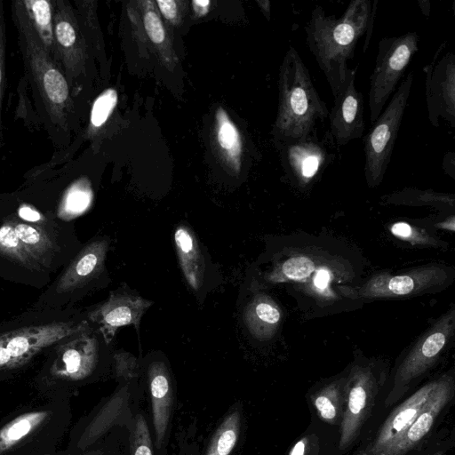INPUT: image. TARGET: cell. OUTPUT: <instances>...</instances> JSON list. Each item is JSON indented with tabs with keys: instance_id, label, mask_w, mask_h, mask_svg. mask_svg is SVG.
<instances>
[{
	"instance_id": "obj_1",
	"label": "cell",
	"mask_w": 455,
	"mask_h": 455,
	"mask_svg": "<svg viewBox=\"0 0 455 455\" xmlns=\"http://www.w3.org/2000/svg\"><path fill=\"white\" fill-rule=\"evenodd\" d=\"M377 3L372 5L371 0H353L340 18L327 14L319 5L311 12L305 26L307 44L333 97L346 79L347 62L354 58L357 42L363 35L368 44Z\"/></svg>"
},
{
	"instance_id": "obj_2",
	"label": "cell",
	"mask_w": 455,
	"mask_h": 455,
	"mask_svg": "<svg viewBox=\"0 0 455 455\" xmlns=\"http://www.w3.org/2000/svg\"><path fill=\"white\" fill-rule=\"evenodd\" d=\"M279 103L273 130L276 142L313 134L318 121L329 116L309 71L293 46H289L279 68Z\"/></svg>"
},
{
	"instance_id": "obj_3",
	"label": "cell",
	"mask_w": 455,
	"mask_h": 455,
	"mask_svg": "<svg viewBox=\"0 0 455 455\" xmlns=\"http://www.w3.org/2000/svg\"><path fill=\"white\" fill-rule=\"evenodd\" d=\"M12 18L18 34L25 74L36 100L52 128L66 129L71 107L70 86L30 26L19 1L12 3Z\"/></svg>"
},
{
	"instance_id": "obj_4",
	"label": "cell",
	"mask_w": 455,
	"mask_h": 455,
	"mask_svg": "<svg viewBox=\"0 0 455 455\" xmlns=\"http://www.w3.org/2000/svg\"><path fill=\"white\" fill-rule=\"evenodd\" d=\"M414 73L409 72L388 104L363 136L364 175L370 188L384 179L412 87Z\"/></svg>"
},
{
	"instance_id": "obj_5",
	"label": "cell",
	"mask_w": 455,
	"mask_h": 455,
	"mask_svg": "<svg viewBox=\"0 0 455 455\" xmlns=\"http://www.w3.org/2000/svg\"><path fill=\"white\" fill-rule=\"evenodd\" d=\"M418 51L419 36L415 31L401 36H385L379 40L368 92L371 124L396 90L399 81Z\"/></svg>"
},
{
	"instance_id": "obj_6",
	"label": "cell",
	"mask_w": 455,
	"mask_h": 455,
	"mask_svg": "<svg viewBox=\"0 0 455 455\" xmlns=\"http://www.w3.org/2000/svg\"><path fill=\"white\" fill-rule=\"evenodd\" d=\"M455 327V311L443 315L414 344L398 366L386 404L395 402L411 381L425 373L437 360Z\"/></svg>"
},
{
	"instance_id": "obj_7",
	"label": "cell",
	"mask_w": 455,
	"mask_h": 455,
	"mask_svg": "<svg viewBox=\"0 0 455 455\" xmlns=\"http://www.w3.org/2000/svg\"><path fill=\"white\" fill-rule=\"evenodd\" d=\"M277 145L288 180L300 189L312 186L334 156L316 132L302 139L278 141Z\"/></svg>"
},
{
	"instance_id": "obj_8",
	"label": "cell",
	"mask_w": 455,
	"mask_h": 455,
	"mask_svg": "<svg viewBox=\"0 0 455 455\" xmlns=\"http://www.w3.org/2000/svg\"><path fill=\"white\" fill-rule=\"evenodd\" d=\"M447 267L432 265L412 269L405 274L372 276L359 290L363 299H387L415 296L433 291L449 284Z\"/></svg>"
},
{
	"instance_id": "obj_9",
	"label": "cell",
	"mask_w": 455,
	"mask_h": 455,
	"mask_svg": "<svg viewBox=\"0 0 455 455\" xmlns=\"http://www.w3.org/2000/svg\"><path fill=\"white\" fill-rule=\"evenodd\" d=\"M443 43L434 59L423 68L426 76V102L427 116L434 127L439 126L440 117L455 128V55L448 52L439 56Z\"/></svg>"
},
{
	"instance_id": "obj_10",
	"label": "cell",
	"mask_w": 455,
	"mask_h": 455,
	"mask_svg": "<svg viewBox=\"0 0 455 455\" xmlns=\"http://www.w3.org/2000/svg\"><path fill=\"white\" fill-rule=\"evenodd\" d=\"M377 393V381L368 366H354L345 383V402L340 423L339 448L345 450L357 437Z\"/></svg>"
},
{
	"instance_id": "obj_11",
	"label": "cell",
	"mask_w": 455,
	"mask_h": 455,
	"mask_svg": "<svg viewBox=\"0 0 455 455\" xmlns=\"http://www.w3.org/2000/svg\"><path fill=\"white\" fill-rule=\"evenodd\" d=\"M356 68H348L346 79L329 111V137L336 146H344L362 137L365 128L364 99L355 86Z\"/></svg>"
},
{
	"instance_id": "obj_12",
	"label": "cell",
	"mask_w": 455,
	"mask_h": 455,
	"mask_svg": "<svg viewBox=\"0 0 455 455\" xmlns=\"http://www.w3.org/2000/svg\"><path fill=\"white\" fill-rule=\"evenodd\" d=\"M81 324L57 322L26 327L2 334L4 346L17 366L27 363L36 353L65 338L81 332Z\"/></svg>"
},
{
	"instance_id": "obj_13",
	"label": "cell",
	"mask_w": 455,
	"mask_h": 455,
	"mask_svg": "<svg viewBox=\"0 0 455 455\" xmlns=\"http://www.w3.org/2000/svg\"><path fill=\"white\" fill-rule=\"evenodd\" d=\"M53 30L58 65L70 86L84 62V51L73 11L64 0H53Z\"/></svg>"
},
{
	"instance_id": "obj_14",
	"label": "cell",
	"mask_w": 455,
	"mask_h": 455,
	"mask_svg": "<svg viewBox=\"0 0 455 455\" xmlns=\"http://www.w3.org/2000/svg\"><path fill=\"white\" fill-rule=\"evenodd\" d=\"M454 393L453 378L448 374L438 379L435 388L403 435L382 455H403L418 444L429 432L437 416Z\"/></svg>"
},
{
	"instance_id": "obj_15",
	"label": "cell",
	"mask_w": 455,
	"mask_h": 455,
	"mask_svg": "<svg viewBox=\"0 0 455 455\" xmlns=\"http://www.w3.org/2000/svg\"><path fill=\"white\" fill-rule=\"evenodd\" d=\"M438 379L428 382L397 406L387 418L376 438L361 455H382L403 435L424 406Z\"/></svg>"
},
{
	"instance_id": "obj_16",
	"label": "cell",
	"mask_w": 455,
	"mask_h": 455,
	"mask_svg": "<svg viewBox=\"0 0 455 455\" xmlns=\"http://www.w3.org/2000/svg\"><path fill=\"white\" fill-rule=\"evenodd\" d=\"M97 352V341L93 337L79 336L59 351L52 366V374L59 379H82L92 371Z\"/></svg>"
},
{
	"instance_id": "obj_17",
	"label": "cell",
	"mask_w": 455,
	"mask_h": 455,
	"mask_svg": "<svg viewBox=\"0 0 455 455\" xmlns=\"http://www.w3.org/2000/svg\"><path fill=\"white\" fill-rule=\"evenodd\" d=\"M108 242L98 239L86 245L59 279L56 291L68 292L84 286L103 270Z\"/></svg>"
},
{
	"instance_id": "obj_18",
	"label": "cell",
	"mask_w": 455,
	"mask_h": 455,
	"mask_svg": "<svg viewBox=\"0 0 455 455\" xmlns=\"http://www.w3.org/2000/svg\"><path fill=\"white\" fill-rule=\"evenodd\" d=\"M156 444L161 448L168 428L172 392L168 371L163 363H154L148 370Z\"/></svg>"
},
{
	"instance_id": "obj_19",
	"label": "cell",
	"mask_w": 455,
	"mask_h": 455,
	"mask_svg": "<svg viewBox=\"0 0 455 455\" xmlns=\"http://www.w3.org/2000/svg\"><path fill=\"white\" fill-rule=\"evenodd\" d=\"M148 302L133 295L112 294L92 313V317L101 323L108 333H114L120 326L137 323L149 305Z\"/></svg>"
},
{
	"instance_id": "obj_20",
	"label": "cell",
	"mask_w": 455,
	"mask_h": 455,
	"mask_svg": "<svg viewBox=\"0 0 455 455\" xmlns=\"http://www.w3.org/2000/svg\"><path fill=\"white\" fill-rule=\"evenodd\" d=\"M18 1L42 45L58 64L53 30V0Z\"/></svg>"
},
{
	"instance_id": "obj_21",
	"label": "cell",
	"mask_w": 455,
	"mask_h": 455,
	"mask_svg": "<svg viewBox=\"0 0 455 455\" xmlns=\"http://www.w3.org/2000/svg\"><path fill=\"white\" fill-rule=\"evenodd\" d=\"M174 241L187 281L194 289L199 288L204 274V260L191 233L180 227L174 234Z\"/></svg>"
},
{
	"instance_id": "obj_22",
	"label": "cell",
	"mask_w": 455,
	"mask_h": 455,
	"mask_svg": "<svg viewBox=\"0 0 455 455\" xmlns=\"http://www.w3.org/2000/svg\"><path fill=\"white\" fill-rule=\"evenodd\" d=\"M128 396L127 387H123L102 407L83 433L79 439L78 447L81 449L86 448L114 424L124 410Z\"/></svg>"
},
{
	"instance_id": "obj_23",
	"label": "cell",
	"mask_w": 455,
	"mask_h": 455,
	"mask_svg": "<svg viewBox=\"0 0 455 455\" xmlns=\"http://www.w3.org/2000/svg\"><path fill=\"white\" fill-rule=\"evenodd\" d=\"M346 379H338L321 388L312 398L314 407L323 421L337 424L342 418Z\"/></svg>"
},
{
	"instance_id": "obj_24",
	"label": "cell",
	"mask_w": 455,
	"mask_h": 455,
	"mask_svg": "<svg viewBox=\"0 0 455 455\" xmlns=\"http://www.w3.org/2000/svg\"><path fill=\"white\" fill-rule=\"evenodd\" d=\"M48 415L47 411L27 412L4 425L0 429V455L30 435L47 419Z\"/></svg>"
},
{
	"instance_id": "obj_25",
	"label": "cell",
	"mask_w": 455,
	"mask_h": 455,
	"mask_svg": "<svg viewBox=\"0 0 455 455\" xmlns=\"http://www.w3.org/2000/svg\"><path fill=\"white\" fill-rule=\"evenodd\" d=\"M12 225L16 235L36 262L52 252V241L42 228L18 221L12 222Z\"/></svg>"
},
{
	"instance_id": "obj_26",
	"label": "cell",
	"mask_w": 455,
	"mask_h": 455,
	"mask_svg": "<svg viewBox=\"0 0 455 455\" xmlns=\"http://www.w3.org/2000/svg\"><path fill=\"white\" fill-rule=\"evenodd\" d=\"M0 253L29 269H38V263L30 256L15 233L12 222L0 227Z\"/></svg>"
},
{
	"instance_id": "obj_27",
	"label": "cell",
	"mask_w": 455,
	"mask_h": 455,
	"mask_svg": "<svg viewBox=\"0 0 455 455\" xmlns=\"http://www.w3.org/2000/svg\"><path fill=\"white\" fill-rule=\"evenodd\" d=\"M240 413H229L216 431L205 455H229L239 435Z\"/></svg>"
},
{
	"instance_id": "obj_28",
	"label": "cell",
	"mask_w": 455,
	"mask_h": 455,
	"mask_svg": "<svg viewBox=\"0 0 455 455\" xmlns=\"http://www.w3.org/2000/svg\"><path fill=\"white\" fill-rule=\"evenodd\" d=\"M217 118V139L220 146L226 151L229 157L235 159L239 164V158L242 153V140L236 126L230 121L227 113L219 108L216 113Z\"/></svg>"
},
{
	"instance_id": "obj_29",
	"label": "cell",
	"mask_w": 455,
	"mask_h": 455,
	"mask_svg": "<svg viewBox=\"0 0 455 455\" xmlns=\"http://www.w3.org/2000/svg\"><path fill=\"white\" fill-rule=\"evenodd\" d=\"M389 201L392 202H409L424 204H444L453 205L454 197L452 195L436 193L434 191H421L412 188H406L398 193L390 195Z\"/></svg>"
},
{
	"instance_id": "obj_30",
	"label": "cell",
	"mask_w": 455,
	"mask_h": 455,
	"mask_svg": "<svg viewBox=\"0 0 455 455\" xmlns=\"http://www.w3.org/2000/svg\"><path fill=\"white\" fill-rule=\"evenodd\" d=\"M117 102V92L114 89L105 90L94 101L91 112V124L94 127L103 125Z\"/></svg>"
},
{
	"instance_id": "obj_31",
	"label": "cell",
	"mask_w": 455,
	"mask_h": 455,
	"mask_svg": "<svg viewBox=\"0 0 455 455\" xmlns=\"http://www.w3.org/2000/svg\"><path fill=\"white\" fill-rule=\"evenodd\" d=\"M3 2L0 1V148L3 144V101L6 84V30Z\"/></svg>"
},
{
	"instance_id": "obj_32",
	"label": "cell",
	"mask_w": 455,
	"mask_h": 455,
	"mask_svg": "<svg viewBox=\"0 0 455 455\" xmlns=\"http://www.w3.org/2000/svg\"><path fill=\"white\" fill-rule=\"evenodd\" d=\"M132 453L133 455H153L148 427L146 419L140 414L135 418L132 431Z\"/></svg>"
},
{
	"instance_id": "obj_33",
	"label": "cell",
	"mask_w": 455,
	"mask_h": 455,
	"mask_svg": "<svg viewBox=\"0 0 455 455\" xmlns=\"http://www.w3.org/2000/svg\"><path fill=\"white\" fill-rule=\"evenodd\" d=\"M314 270L311 259L299 257L285 261L282 267V273L287 279L301 281L306 279Z\"/></svg>"
},
{
	"instance_id": "obj_34",
	"label": "cell",
	"mask_w": 455,
	"mask_h": 455,
	"mask_svg": "<svg viewBox=\"0 0 455 455\" xmlns=\"http://www.w3.org/2000/svg\"><path fill=\"white\" fill-rule=\"evenodd\" d=\"M390 232L395 236L414 244L434 243L426 232L419 231L406 222L394 223L390 228Z\"/></svg>"
},
{
	"instance_id": "obj_35",
	"label": "cell",
	"mask_w": 455,
	"mask_h": 455,
	"mask_svg": "<svg viewBox=\"0 0 455 455\" xmlns=\"http://www.w3.org/2000/svg\"><path fill=\"white\" fill-rule=\"evenodd\" d=\"M90 202L89 190L84 184L75 186L68 193L65 201V211L78 212L83 211Z\"/></svg>"
},
{
	"instance_id": "obj_36",
	"label": "cell",
	"mask_w": 455,
	"mask_h": 455,
	"mask_svg": "<svg viewBox=\"0 0 455 455\" xmlns=\"http://www.w3.org/2000/svg\"><path fill=\"white\" fill-rule=\"evenodd\" d=\"M145 29L150 40L155 44H162L165 38L164 26L154 11H147L143 16Z\"/></svg>"
},
{
	"instance_id": "obj_37",
	"label": "cell",
	"mask_w": 455,
	"mask_h": 455,
	"mask_svg": "<svg viewBox=\"0 0 455 455\" xmlns=\"http://www.w3.org/2000/svg\"><path fill=\"white\" fill-rule=\"evenodd\" d=\"M255 316L267 324H276L281 317L276 307L267 301H260L254 307Z\"/></svg>"
},
{
	"instance_id": "obj_38",
	"label": "cell",
	"mask_w": 455,
	"mask_h": 455,
	"mask_svg": "<svg viewBox=\"0 0 455 455\" xmlns=\"http://www.w3.org/2000/svg\"><path fill=\"white\" fill-rule=\"evenodd\" d=\"M18 214L22 220L31 223H42L45 220L44 216L42 215L36 209L27 204H22L20 206Z\"/></svg>"
},
{
	"instance_id": "obj_39",
	"label": "cell",
	"mask_w": 455,
	"mask_h": 455,
	"mask_svg": "<svg viewBox=\"0 0 455 455\" xmlns=\"http://www.w3.org/2000/svg\"><path fill=\"white\" fill-rule=\"evenodd\" d=\"M156 4L164 14V16L170 20H172L177 16V4L172 0H157Z\"/></svg>"
},
{
	"instance_id": "obj_40",
	"label": "cell",
	"mask_w": 455,
	"mask_h": 455,
	"mask_svg": "<svg viewBox=\"0 0 455 455\" xmlns=\"http://www.w3.org/2000/svg\"><path fill=\"white\" fill-rule=\"evenodd\" d=\"M15 367H17V365L9 355L4 346L3 337L0 335V371Z\"/></svg>"
},
{
	"instance_id": "obj_41",
	"label": "cell",
	"mask_w": 455,
	"mask_h": 455,
	"mask_svg": "<svg viewBox=\"0 0 455 455\" xmlns=\"http://www.w3.org/2000/svg\"><path fill=\"white\" fill-rule=\"evenodd\" d=\"M443 170L452 179L455 177V154L453 151H450L445 154L442 164Z\"/></svg>"
},
{
	"instance_id": "obj_42",
	"label": "cell",
	"mask_w": 455,
	"mask_h": 455,
	"mask_svg": "<svg viewBox=\"0 0 455 455\" xmlns=\"http://www.w3.org/2000/svg\"><path fill=\"white\" fill-rule=\"evenodd\" d=\"M307 448V438L304 437L298 441L291 449L289 455H306Z\"/></svg>"
},
{
	"instance_id": "obj_43",
	"label": "cell",
	"mask_w": 455,
	"mask_h": 455,
	"mask_svg": "<svg viewBox=\"0 0 455 455\" xmlns=\"http://www.w3.org/2000/svg\"><path fill=\"white\" fill-rule=\"evenodd\" d=\"M195 11L200 15L204 14L208 10L209 1H193Z\"/></svg>"
},
{
	"instance_id": "obj_44",
	"label": "cell",
	"mask_w": 455,
	"mask_h": 455,
	"mask_svg": "<svg viewBox=\"0 0 455 455\" xmlns=\"http://www.w3.org/2000/svg\"><path fill=\"white\" fill-rule=\"evenodd\" d=\"M259 4L260 7L262 8V10L265 12L266 15L268 17L269 12H270L269 2L262 1V2H259Z\"/></svg>"
},
{
	"instance_id": "obj_45",
	"label": "cell",
	"mask_w": 455,
	"mask_h": 455,
	"mask_svg": "<svg viewBox=\"0 0 455 455\" xmlns=\"http://www.w3.org/2000/svg\"><path fill=\"white\" fill-rule=\"evenodd\" d=\"M423 3H424L425 5H422V4L419 1V6H420V9H421L422 12L426 16H428L429 12H430V5L427 6V4L428 3V1H423Z\"/></svg>"
}]
</instances>
